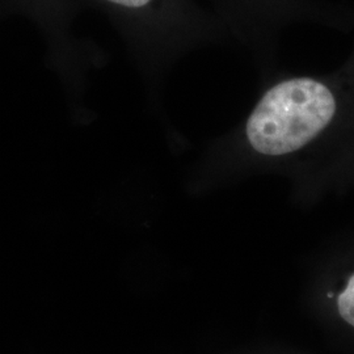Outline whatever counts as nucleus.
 <instances>
[{"label": "nucleus", "mask_w": 354, "mask_h": 354, "mask_svg": "<svg viewBox=\"0 0 354 354\" xmlns=\"http://www.w3.org/2000/svg\"><path fill=\"white\" fill-rule=\"evenodd\" d=\"M102 12L124 41L152 95L189 42L193 16L187 0H83Z\"/></svg>", "instance_id": "f257e3e1"}, {"label": "nucleus", "mask_w": 354, "mask_h": 354, "mask_svg": "<svg viewBox=\"0 0 354 354\" xmlns=\"http://www.w3.org/2000/svg\"><path fill=\"white\" fill-rule=\"evenodd\" d=\"M336 102L327 86L295 77L268 89L250 114L243 136L251 151L281 156L298 151L328 127Z\"/></svg>", "instance_id": "f03ea898"}, {"label": "nucleus", "mask_w": 354, "mask_h": 354, "mask_svg": "<svg viewBox=\"0 0 354 354\" xmlns=\"http://www.w3.org/2000/svg\"><path fill=\"white\" fill-rule=\"evenodd\" d=\"M7 1L42 30L48 44L49 64L64 87L70 113H84L89 75L104 64L105 54L96 44L76 37L74 33V23L84 6L83 0Z\"/></svg>", "instance_id": "7ed1b4c3"}, {"label": "nucleus", "mask_w": 354, "mask_h": 354, "mask_svg": "<svg viewBox=\"0 0 354 354\" xmlns=\"http://www.w3.org/2000/svg\"><path fill=\"white\" fill-rule=\"evenodd\" d=\"M339 311L340 315L354 327V274L339 297Z\"/></svg>", "instance_id": "20e7f679"}]
</instances>
